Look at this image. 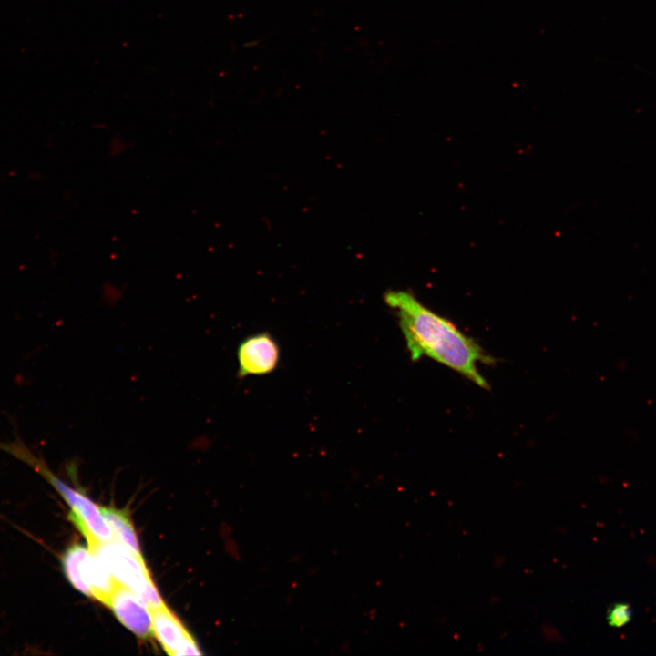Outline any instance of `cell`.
<instances>
[{
  "label": "cell",
  "instance_id": "cell-1",
  "mask_svg": "<svg viewBox=\"0 0 656 656\" xmlns=\"http://www.w3.org/2000/svg\"><path fill=\"white\" fill-rule=\"evenodd\" d=\"M385 303L395 310L410 358L428 357L458 373L481 388L489 384L480 373V363L494 359L450 320L423 304L406 291H388Z\"/></svg>",
  "mask_w": 656,
  "mask_h": 656
},
{
  "label": "cell",
  "instance_id": "cell-2",
  "mask_svg": "<svg viewBox=\"0 0 656 656\" xmlns=\"http://www.w3.org/2000/svg\"><path fill=\"white\" fill-rule=\"evenodd\" d=\"M88 549L101 559L118 583L135 591L150 610L165 605L142 556L118 540L98 543Z\"/></svg>",
  "mask_w": 656,
  "mask_h": 656
},
{
  "label": "cell",
  "instance_id": "cell-3",
  "mask_svg": "<svg viewBox=\"0 0 656 656\" xmlns=\"http://www.w3.org/2000/svg\"><path fill=\"white\" fill-rule=\"evenodd\" d=\"M62 563L67 579L76 589L109 606L118 582L96 554L81 545H74L65 552Z\"/></svg>",
  "mask_w": 656,
  "mask_h": 656
},
{
  "label": "cell",
  "instance_id": "cell-4",
  "mask_svg": "<svg viewBox=\"0 0 656 656\" xmlns=\"http://www.w3.org/2000/svg\"><path fill=\"white\" fill-rule=\"evenodd\" d=\"M280 360V349L268 333L247 336L237 349L238 376L264 375L273 372Z\"/></svg>",
  "mask_w": 656,
  "mask_h": 656
},
{
  "label": "cell",
  "instance_id": "cell-5",
  "mask_svg": "<svg viewBox=\"0 0 656 656\" xmlns=\"http://www.w3.org/2000/svg\"><path fill=\"white\" fill-rule=\"evenodd\" d=\"M108 607L118 620L138 637L146 639L153 634L149 607L129 588L118 583Z\"/></svg>",
  "mask_w": 656,
  "mask_h": 656
},
{
  "label": "cell",
  "instance_id": "cell-6",
  "mask_svg": "<svg viewBox=\"0 0 656 656\" xmlns=\"http://www.w3.org/2000/svg\"><path fill=\"white\" fill-rule=\"evenodd\" d=\"M150 610L152 633L164 651L169 655L175 656L182 641L190 633L166 605Z\"/></svg>",
  "mask_w": 656,
  "mask_h": 656
},
{
  "label": "cell",
  "instance_id": "cell-7",
  "mask_svg": "<svg viewBox=\"0 0 656 656\" xmlns=\"http://www.w3.org/2000/svg\"><path fill=\"white\" fill-rule=\"evenodd\" d=\"M99 509L112 529L116 540L128 547L137 555L142 556L136 531L127 513L108 507H99Z\"/></svg>",
  "mask_w": 656,
  "mask_h": 656
},
{
  "label": "cell",
  "instance_id": "cell-8",
  "mask_svg": "<svg viewBox=\"0 0 656 656\" xmlns=\"http://www.w3.org/2000/svg\"><path fill=\"white\" fill-rule=\"evenodd\" d=\"M630 619V610L626 604L615 605L608 614V621L612 627H621Z\"/></svg>",
  "mask_w": 656,
  "mask_h": 656
},
{
  "label": "cell",
  "instance_id": "cell-9",
  "mask_svg": "<svg viewBox=\"0 0 656 656\" xmlns=\"http://www.w3.org/2000/svg\"><path fill=\"white\" fill-rule=\"evenodd\" d=\"M201 652L200 651L196 641L192 638L190 634H189L184 641H182L180 647L179 648L178 651L176 652L175 656H184V655H200Z\"/></svg>",
  "mask_w": 656,
  "mask_h": 656
}]
</instances>
